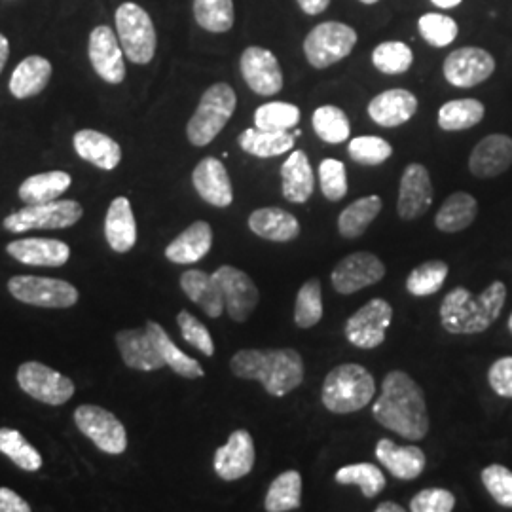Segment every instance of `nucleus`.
<instances>
[{
    "mask_svg": "<svg viewBox=\"0 0 512 512\" xmlns=\"http://www.w3.org/2000/svg\"><path fill=\"white\" fill-rule=\"evenodd\" d=\"M448 277V264L442 260H427L406 277V291L414 296L439 293Z\"/></svg>",
    "mask_w": 512,
    "mask_h": 512,
    "instance_id": "obj_46",
    "label": "nucleus"
},
{
    "mask_svg": "<svg viewBox=\"0 0 512 512\" xmlns=\"http://www.w3.org/2000/svg\"><path fill=\"white\" fill-rule=\"evenodd\" d=\"M382 198L380 196H366L357 202L351 203L340 213L338 230L344 238H361L366 228L382 213Z\"/></svg>",
    "mask_w": 512,
    "mask_h": 512,
    "instance_id": "obj_37",
    "label": "nucleus"
},
{
    "mask_svg": "<svg viewBox=\"0 0 512 512\" xmlns=\"http://www.w3.org/2000/svg\"><path fill=\"white\" fill-rule=\"evenodd\" d=\"M507 302V287L494 281L478 296L465 287H456L440 304V321L450 334H478L490 329Z\"/></svg>",
    "mask_w": 512,
    "mask_h": 512,
    "instance_id": "obj_3",
    "label": "nucleus"
},
{
    "mask_svg": "<svg viewBox=\"0 0 512 512\" xmlns=\"http://www.w3.org/2000/svg\"><path fill=\"white\" fill-rule=\"evenodd\" d=\"M10 57V40L0 33V74L4 71Z\"/></svg>",
    "mask_w": 512,
    "mask_h": 512,
    "instance_id": "obj_57",
    "label": "nucleus"
},
{
    "mask_svg": "<svg viewBox=\"0 0 512 512\" xmlns=\"http://www.w3.org/2000/svg\"><path fill=\"white\" fill-rule=\"evenodd\" d=\"M52 63L42 55H29L19 61L18 67L10 76L8 88L16 99H29L35 97L48 86L52 78Z\"/></svg>",
    "mask_w": 512,
    "mask_h": 512,
    "instance_id": "obj_31",
    "label": "nucleus"
},
{
    "mask_svg": "<svg viewBox=\"0 0 512 512\" xmlns=\"http://www.w3.org/2000/svg\"><path fill=\"white\" fill-rule=\"evenodd\" d=\"M293 135L294 137H300V135H302V131H300V129H294Z\"/></svg>",
    "mask_w": 512,
    "mask_h": 512,
    "instance_id": "obj_61",
    "label": "nucleus"
},
{
    "mask_svg": "<svg viewBox=\"0 0 512 512\" xmlns=\"http://www.w3.org/2000/svg\"><path fill=\"white\" fill-rule=\"evenodd\" d=\"M0 512H31V505L14 490L0 488Z\"/></svg>",
    "mask_w": 512,
    "mask_h": 512,
    "instance_id": "obj_55",
    "label": "nucleus"
},
{
    "mask_svg": "<svg viewBox=\"0 0 512 512\" xmlns=\"http://www.w3.org/2000/svg\"><path fill=\"white\" fill-rule=\"evenodd\" d=\"M88 55L92 61L93 71L107 84H122L126 78V63L124 50L120 46L118 35L107 27L97 25L90 33L88 40Z\"/></svg>",
    "mask_w": 512,
    "mask_h": 512,
    "instance_id": "obj_16",
    "label": "nucleus"
},
{
    "mask_svg": "<svg viewBox=\"0 0 512 512\" xmlns=\"http://www.w3.org/2000/svg\"><path fill=\"white\" fill-rule=\"evenodd\" d=\"M311 124L317 137L329 145H340L348 141L351 133L348 114L334 105H325L315 110L311 116Z\"/></svg>",
    "mask_w": 512,
    "mask_h": 512,
    "instance_id": "obj_40",
    "label": "nucleus"
},
{
    "mask_svg": "<svg viewBox=\"0 0 512 512\" xmlns=\"http://www.w3.org/2000/svg\"><path fill=\"white\" fill-rule=\"evenodd\" d=\"M213 277L219 283L228 315L236 323H245L251 317V313L256 310L260 300L255 281L234 266H220Z\"/></svg>",
    "mask_w": 512,
    "mask_h": 512,
    "instance_id": "obj_15",
    "label": "nucleus"
},
{
    "mask_svg": "<svg viewBox=\"0 0 512 512\" xmlns=\"http://www.w3.org/2000/svg\"><path fill=\"white\" fill-rule=\"evenodd\" d=\"M418 110L416 95L403 88L387 90L376 95L368 105V116L382 128L403 126Z\"/></svg>",
    "mask_w": 512,
    "mask_h": 512,
    "instance_id": "obj_24",
    "label": "nucleus"
},
{
    "mask_svg": "<svg viewBox=\"0 0 512 512\" xmlns=\"http://www.w3.org/2000/svg\"><path fill=\"white\" fill-rule=\"evenodd\" d=\"M357 44V31L340 21L315 25L304 40V54L313 69H327L346 59Z\"/></svg>",
    "mask_w": 512,
    "mask_h": 512,
    "instance_id": "obj_7",
    "label": "nucleus"
},
{
    "mask_svg": "<svg viewBox=\"0 0 512 512\" xmlns=\"http://www.w3.org/2000/svg\"><path fill=\"white\" fill-rule=\"evenodd\" d=\"M323 317V291L321 281L310 279L306 281L296 294L294 302V323L300 329L315 327Z\"/></svg>",
    "mask_w": 512,
    "mask_h": 512,
    "instance_id": "obj_44",
    "label": "nucleus"
},
{
    "mask_svg": "<svg viewBox=\"0 0 512 512\" xmlns=\"http://www.w3.org/2000/svg\"><path fill=\"white\" fill-rule=\"evenodd\" d=\"M74 423L80 429V433L92 440L99 450L107 452L110 456H120L126 452V427L109 410L93 404H82L74 410Z\"/></svg>",
    "mask_w": 512,
    "mask_h": 512,
    "instance_id": "obj_10",
    "label": "nucleus"
},
{
    "mask_svg": "<svg viewBox=\"0 0 512 512\" xmlns=\"http://www.w3.org/2000/svg\"><path fill=\"white\" fill-rule=\"evenodd\" d=\"M239 147L256 158H275L287 154L294 148L296 137L291 131H266V129H245L238 139Z\"/></svg>",
    "mask_w": 512,
    "mask_h": 512,
    "instance_id": "obj_34",
    "label": "nucleus"
},
{
    "mask_svg": "<svg viewBox=\"0 0 512 512\" xmlns=\"http://www.w3.org/2000/svg\"><path fill=\"white\" fill-rule=\"evenodd\" d=\"M414 63V52L408 44L399 40H387L374 48L372 65L382 74H404Z\"/></svg>",
    "mask_w": 512,
    "mask_h": 512,
    "instance_id": "obj_45",
    "label": "nucleus"
},
{
    "mask_svg": "<svg viewBox=\"0 0 512 512\" xmlns=\"http://www.w3.org/2000/svg\"><path fill=\"white\" fill-rule=\"evenodd\" d=\"M300 10L308 16H319L329 8L330 0H296Z\"/></svg>",
    "mask_w": 512,
    "mask_h": 512,
    "instance_id": "obj_56",
    "label": "nucleus"
},
{
    "mask_svg": "<svg viewBox=\"0 0 512 512\" xmlns=\"http://www.w3.org/2000/svg\"><path fill=\"white\" fill-rule=\"evenodd\" d=\"M509 330H511V334H512V313H511V317H509Z\"/></svg>",
    "mask_w": 512,
    "mask_h": 512,
    "instance_id": "obj_62",
    "label": "nucleus"
},
{
    "mask_svg": "<svg viewBox=\"0 0 512 512\" xmlns=\"http://www.w3.org/2000/svg\"><path fill=\"white\" fill-rule=\"evenodd\" d=\"M334 480L342 486H359L366 499L376 497L385 488V476L382 475L380 467L372 463L346 465L334 475Z\"/></svg>",
    "mask_w": 512,
    "mask_h": 512,
    "instance_id": "obj_43",
    "label": "nucleus"
},
{
    "mask_svg": "<svg viewBox=\"0 0 512 512\" xmlns=\"http://www.w3.org/2000/svg\"><path fill=\"white\" fill-rule=\"evenodd\" d=\"M376 395V382L365 366L346 363L332 368L321 391L325 408L332 414H353L366 408Z\"/></svg>",
    "mask_w": 512,
    "mask_h": 512,
    "instance_id": "obj_4",
    "label": "nucleus"
},
{
    "mask_svg": "<svg viewBox=\"0 0 512 512\" xmlns=\"http://www.w3.org/2000/svg\"><path fill=\"white\" fill-rule=\"evenodd\" d=\"M376 458L399 480H414L425 471L427 458L418 446H399L391 439L378 440Z\"/></svg>",
    "mask_w": 512,
    "mask_h": 512,
    "instance_id": "obj_25",
    "label": "nucleus"
},
{
    "mask_svg": "<svg viewBox=\"0 0 512 512\" xmlns=\"http://www.w3.org/2000/svg\"><path fill=\"white\" fill-rule=\"evenodd\" d=\"M321 192L329 202H340L348 194V171L340 160L327 158L319 165Z\"/></svg>",
    "mask_w": 512,
    "mask_h": 512,
    "instance_id": "obj_50",
    "label": "nucleus"
},
{
    "mask_svg": "<svg viewBox=\"0 0 512 512\" xmlns=\"http://www.w3.org/2000/svg\"><path fill=\"white\" fill-rule=\"evenodd\" d=\"M232 372L243 380H256L272 397H285L304 382V359L296 349H241Z\"/></svg>",
    "mask_w": 512,
    "mask_h": 512,
    "instance_id": "obj_2",
    "label": "nucleus"
},
{
    "mask_svg": "<svg viewBox=\"0 0 512 512\" xmlns=\"http://www.w3.org/2000/svg\"><path fill=\"white\" fill-rule=\"evenodd\" d=\"M145 327H147L148 334L152 336L156 348L162 353L165 365L169 366L175 374H179V376H183V378H190V380L202 378V365H200L196 359L188 357L184 351L177 348L175 342L169 338V334L165 332L164 327H162L160 323L147 321Z\"/></svg>",
    "mask_w": 512,
    "mask_h": 512,
    "instance_id": "obj_36",
    "label": "nucleus"
},
{
    "mask_svg": "<svg viewBox=\"0 0 512 512\" xmlns=\"http://www.w3.org/2000/svg\"><path fill=\"white\" fill-rule=\"evenodd\" d=\"M437 8H442V10H452V8H456L459 6L463 0H431Z\"/></svg>",
    "mask_w": 512,
    "mask_h": 512,
    "instance_id": "obj_59",
    "label": "nucleus"
},
{
    "mask_svg": "<svg viewBox=\"0 0 512 512\" xmlns=\"http://www.w3.org/2000/svg\"><path fill=\"white\" fill-rule=\"evenodd\" d=\"M376 421L412 442L425 439L429 431V414L423 389L403 370H393L385 376L382 395L372 406Z\"/></svg>",
    "mask_w": 512,
    "mask_h": 512,
    "instance_id": "obj_1",
    "label": "nucleus"
},
{
    "mask_svg": "<svg viewBox=\"0 0 512 512\" xmlns=\"http://www.w3.org/2000/svg\"><path fill=\"white\" fill-rule=\"evenodd\" d=\"M249 228L258 238L289 243L300 236V222L281 207H262L249 217Z\"/></svg>",
    "mask_w": 512,
    "mask_h": 512,
    "instance_id": "obj_28",
    "label": "nucleus"
},
{
    "mask_svg": "<svg viewBox=\"0 0 512 512\" xmlns=\"http://www.w3.org/2000/svg\"><path fill=\"white\" fill-rule=\"evenodd\" d=\"M10 294L29 306L37 308H73L78 302V291L69 281L40 277V275H16L8 281Z\"/></svg>",
    "mask_w": 512,
    "mask_h": 512,
    "instance_id": "obj_9",
    "label": "nucleus"
},
{
    "mask_svg": "<svg viewBox=\"0 0 512 512\" xmlns=\"http://www.w3.org/2000/svg\"><path fill=\"white\" fill-rule=\"evenodd\" d=\"M116 346L120 349V355L124 363L133 370L154 372L164 368L165 361L162 353L156 348L152 336L145 329L120 330L116 334Z\"/></svg>",
    "mask_w": 512,
    "mask_h": 512,
    "instance_id": "obj_23",
    "label": "nucleus"
},
{
    "mask_svg": "<svg viewBox=\"0 0 512 512\" xmlns=\"http://www.w3.org/2000/svg\"><path fill=\"white\" fill-rule=\"evenodd\" d=\"M114 21L120 46L129 61L148 65L156 55L158 35L147 10L135 2H124L116 8Z\"/></svg>",
    "mask_w": 512,
    "mask_h": 512,
    "instance_id": "obj_6",
    "label": "nucleus"
},
{
    "mask_svg": "<svg viewBox=\"0 0 512 512\" xmlns=\"http://www.w3.org/2000/svg\"><path fill=\"white\" fill-rule=\"evenodd\" d=\"M393 308L384 298H372L359 311H355L346 323V338L361 349L382 346L385 332L391 325Z\"/></svg>",
    "mask_w": 512,
    "mask_h": 512,
    "instance_id": "obj_12",
    "label": "nucleus"
},
{
    "mask_svg": "<svg viewBox=\"0 0 512 512\" xmlns=\"http://www.w3.org/2000/svg\"><path fill=\"white\" fill-rule=\"evenodd\" d=\"M181 289L211 319H219L226 310L224 296L213 275L205 274L202 270H188L181 275Z\"/></svg>",
    "mask_w": 512,
    "mask_h": 512,
    "instance_id": "obj_32",
    "label": "nucleus"
},
{
    "mask_svg": "<svg viewBox=\"0 0 512 512\" xmlns=\"http://www.w3.org/2000/svg\"><path fill=\"white\" fill-rule=\"evenodd\" d=\"M73 184L67 171H48L25 179L19 186V198L27 205L50 203L59 200Z\"/></svg>",
    "mask_w": 512,
    "mask_h": 512,
    "instance_id": "obj_33",
    "label": "nucleus"
},
{
    "mask_svg": "<svg viewBox=\"0 0 512 512\" xmlns=\"http://www.w3.org/2000/svg\"><path fill=\"white\" fill-rule=\"evenodd\" d=\"M238 107V97L230 84L217 82L211 88H207L200 99V105L192 114L186 135L188 141L194 147H207L215 137L219 135L230 118L234 116V110Z\"/></svg>",
    "mask_w": 512,
    "mask_h": 512,
    "instance_id": "obj_5",
    "label": "nucleus"
},
{
    "mask_svg": "<svg viewBox=\"0 0 512 512\" xmlns=\"http://www.w3.org/2000/svg\"><path fill=\"white\" fill-rule=\"evenodd\" d=\"M495 71L494 55L478 46L454 50L444 59V78L456 88H475L486 82Z\"/></svg>",
    "mask_w": 512,
    "mask_h": 512,
    "instance_id": "obj_13",
    "label": "nucleus"
},
{
    "mask_svg": "<svg viewBox=\"0 0 512 512\" xmlns=\"http://www.w3.org/2000/svg\"><path fill=\"white\" fill-rule=\"evenodd\" d=\"M486 107L478 99H454L439 110V126L444 131H463L478 126L484 120Z\"/></svg>",
    "mask_w": 512,
    "mask_h": 512,
    "instance_id": "obj_39",
    "label": "nucleus"
},
{
    "mask_svg": "<svg viewBox=\"0 0 512 512\" xmlns=\"http://www.w3.org/2000/svg\"><path fill=\"white\" fill-rule=\"evenodd\" d=\"M255 459V440L249 431L238 429L230 435L228 442L215 452L213 467L222 480L232 482L249 475L255 467Z\"/></svg>",
    "mask_w": 512,
    "mask_h": 512,
    "instance_id": "obj_19",
    "label": "nucleus"
},
{
    "mask_svg": "<svg viewBox=\"0 0 512 512\" xmlns=\"http://www.w3.org/2000/svg\"><path fill=\"white\" fill-rule=\"evenodd\" d=\"M376 512H404V509L401 505L393 503V501H385V503H380L376 507Z\"/></svg>",
    "mask_w": 512,
    "mask_h": 512,
    "instance_id": "obj_58",
    "label": "nucleus"
},
{
    "mask_svg": "<svg viewBox=\"0 0 512 512\" xmlns=\"http://www.w3.org/2000/svg\"><path fill=\"white\" fill-rule=\"evenodd\" d=\"M73 147L82 160L103 171H112L122 162L120 145L109 135L95 129H80L74 133Z\"/></svg>",
    "mask_w": 512,
    "mask_h": 512,
    "instance_id": "obj_26",
    "label": "nucleus"
},
{
    "mask_svg": "<svg viewBox=\"0 0 512 512\" xmlns=\"http://www.w3.org/2000/svg\"><path fill=\"white\" fill-rule=\"evenodd\" d=\"M177 323L183 334L184 340L198 349L203 355L213 357L215 355V342L211 338V332L203 325L202 321H198L190 311L183 310L177 315Z\"/></svg>",
    "mask_w": 512,
    "mask_h": 512,
    "instance_id": "obj_52",
    "label": "nucleus"
},
{
    "mask_svg": "<svg viewBox=\"0 0 512 512\" xmlns=\"http://www.w3.org/2000/svg\"><path fill=\"white\" fill-rule=\"evenodd\" d=\"M300 122V109L293 103L272 101L260 105L255 112V126L266 131H291Z\"/></svg>",
    "mask_w": 512,
    "mask_h": 512,
    "instance_id": "obj_47",
    "label": "nucleus"
},
{
    "mask_svg": "<svg viewBox=\"0 0 512 512\" xmlns=\"http://www.w3.org/2000/svg\"><path fill=\"white\" fill-rule=\"evenodd\" d=\"M359 2H363V4H376L378 0H359Z\"/></svg>",
    "mask_w": 512,
    "mask_h": 512,
    "instance_id": "obj_60",
    "label": "nucleus"
},
{
    "mask_svg": "<svg viewBox=\"0 0 512 512\" xmlns=\"http://www.w3.org/2000/svg\"><path fill=\"white\" fill-rule=\"evenodd\" d=\"M211 247H213V230L209 222L196 220L179 238L173 239L167 245L165 256L173 264H194V262H200L203 256L211 251Z\"/></svg>",
    "mask_w": 512,
    "mask_h": 512,
    "instance_id": "obj_27",
    "label": "nucleus"
},
{
    "mask_svg": "<svg viewBox=\"0 0 512 512\" xmlns=\"http://www.w3.org/2000/svg\"><path fill=\"white\" fill-rule=\"evenodd\" d=\"M385 275L384 262L372 253L359 251L342 258L332 270V287L336 293L353 294L382 281Z\"/></svg>",
    "mask_w": 512,
    "mask_h": 512,
    "instance_id": "obj_14",
    "label": "nucleus"
},
{
    "mask_svg": "<svg viewBox=\"0 0 512 512\" xmlns=\"http://www.w3.org/2000/svg\"><path fill=\"white\" fill-rule=\"evenodd\" d=\"M192 183L203 202L211 203L215 207H228L234 202L230 175L224 164L213 156L203 158L202 162L196 165L192 173Z\"/></svg>",
    "mask_w": 512,
    "mask_h": 512,
    "instance_id": "obj_22",
    "label": "nucleus"
},
{
    "mask_svg": "<svg viewBox=\"0 0 512 512\" xmlns=\"http://www.w3.org/2000/svg\"><path fill=\"white\" fill-rule=\"evenodd\" d=\"M478 203L467 192H456L446 198L435 217V226L444 234H456L469 228L476 219Z\"/></svg>",
    "mask_w": 512,
    "mask_h": 512,
    "instance_id": "obj_35",
    "label": "nucleus"
},
{
    "mask_svg": "<svg viewBox=\"0 0 512 512\" xmlns=\"http://www.w3.org/2000/svg\"><path fill=\"white\" fill-rule=\"evenodd\" d=\"M18 384L29 397L50 406L69 403L74 395L73 380L37 361L19 366Z\"/></svg>",
    "mask_w": 512,
    "mask_h": 512,
    "instance_id": "obj_11",
    "label": "nucleus"
},
{
    "mask_svg": "<svg viewBox=\"0 0 512 512\" xmlns=\"http://www.w3.org/2000/svg\"><path fill=\"white\" fill-rule=\"evenodd\" d=\"M84 209L74 200H54L50 203H38V205H25L10 217H6L2 226L8 232L21 234L29 230H59L74 226L82 219Z\"/></svg>",
    "mask_w": 512,
    "mask_h": 512,
    "instance_id": "obj_8",
    "label": "nucleus"
},
{
    "mask_svg": "<svg viewBox=\"0 0 512 512\" xmlns=\"http://www.w3.org/2000/svg\"><path fill=\"white\" fill-rule=\"evenodd\" d=\"M0 452L23 471L33 473L42 467V456L37 448L16 429H0Z\"/></svg>",
    "mask_w": 512,
    "mask_h": 512,
    "instance_id": "obj_42",
    "label": "nucleus"
},
{
    "mask_svg": "<svg viewBox=\"0 0 512 512\" xmlns=\"http://www.w3.org/2000/svg\"><path fill=\"white\" fill-rule=\"evenodd\" d=\"M433 203V183L427 167L421 164L406 165L401 186L397 213L403 220L420 219Z\"/></svg>",
    "mask_w": 512,
    "mask_h": 512,
    "instance_id": "obj_18",
    "label": "nucleus"
},
{
    "mask_svg": "<svg viewBox=\"0 0 512 512\" xmlns=\"http://www.w3.org/2000/svg\"><path fill=\"white\" fill-rule=\"evenodd\" d=\"M512 165V137L494 133L484 137L469 156V171L478 179H494Z\"/></svg>",
    "mask_w": 512,
    "mask_h": 512,
    "instance_id": "obj_20",
    "label": "nucleus"
},
{
    "mask_svg": "<svg viewBox=\"0 0 512 512\" xmlns=\"http://www.w3.org/2000/svg\"><path fill=\"white\" fill-rule=\"evenodd\" d=\"M302 503V475L298 471H285L270 484L264 499L268 512L298 511Z\"/></svg>",
    "mask_w": 512,
    "mask_h": 512,
    "instance_id": "obj_38",
    "label": "nucleus"
},
{
    "mask_svg": "<svg viewBox=\"0 0 512 512\" xmlns=\"http://www.w3.org/2000/svg\"><path fill=\"white\" fill-rule=\"evenodd\" d=\"M456 507V495L442 488H427L412 497V512H450Z\"/></svg>",
    "mask_w": 512,
    "mask_h": 512,
    "instance_id": "obj_53",
    "label": "nucleus"
},
{
    "mask_svg": "<svg viewBox=\"0 0 512 512\" xmlns=\"http://www.w3.org/2000/svg\"><path fill=\"white\" fill-rule=\"evenodd\" d=\"M105 238L116 253H128L137 243V222L128 198L120 196L110 203L105 219Z\"/></svg>",
    "mask_w": 512,
    "mask_h": 512,
    "instance_id": "obj_30",
    "label": "nucleus"
},
{
    "mask_svg": "<svg viewBox=\"0 0 512 512\" xmlns=\"http://www.w3.org/2000/svg\"><path fill=\"white\" fill-rule=\"evenodd\" d=\"M281 190L285 200L306 203L315 190V175L304 150H294L281 165Z\"/></svg>",
    "mask_w": 512,
    "mask_h": 512,
    "instance_id": "obj_29",
    "label": "nucleus"
},
{
    "mask_svg": "<svg viewBox=\"0 0 512 512\" xmlns=\"http://www.w3.org/2000/svg\"><path fill=\"white\" fill-rule=\"evenodd\" d=\"M8 255L27 266L59 268L69 262L71 247L65 241L48 238L18 239L8 243Z\"/></svg>",
    "mask_w": 512,
    "mask_h": 512,
    "instance_id": "obj_21",
    "label": "nucleus"
},
{
    "mask_svg": "<svg viewBox=\"0 0 512 512\" xmlns=\"http://www.w3.org/2000/svg\"><path fill=\"white\" fill-rule=\"evenodd\" d=\"M196 23L209 33H228L234 27V0H194Z\"/></svg>",
    "mask_w": 512,
    "mask_h": 512,
    "instance_id": "obj_41",
    "label": "nucleus"
},
{
    "mask_svg": "<svg viewBox=\"0 0 512 512\" xmlns=\"http://www.w3.org/2000/svg\"><path fill=\"white\" fill-rule=\"evenodd\" d=\"M241 76L247 86L262 97H270L283 90V71L270 50L249 46L239 59Z\"/></svg>",
    "mask_w": 512,
    "mask_h": 512,
    "instance_id": "obj_17",
    "label": "nucleus"
},
{
    "mask_svg": "<svg viewBox=\"0 0 512 512\" xmlns=\"http://www.w3.org/2000/svg\"><path fill=\"white\" fill-rule=\"evenodd\" d=\"M348 154L355 164L374 167V165L384 164V162L391 158L393 147L382 137L363 135V137L351 139Z\"/></svg>",
    "mask_w": 512,
    "mask_h": 512,
    "instance_id": "obj_49",
    "label": "nucleus"
},
{
    "mask_svg": "<svg viewBox=\"0 0 512 512\" xmlns=\"http://www.w3.org/2000/svg\"><path fill=\"white\" fill-rule=\"evenodd\" d=\"M488 382L503 399H512V357H501L488 370Z\"/></svg>",
    "mask_w": 512,
    "mask_h": 512,
    "instance_id": "obj_54",
    "label": "nucleus"
},
{
    "mask_svg": "<svg viewBox=\"0 0 512 512\" xmlns=\"http://www.w3.org/2000/svg\"><path fill=\"white\" fill-rule=\"evenodd\" d=\"M482 484L497 505L512 509V471L494 463L482 471Z\"/></svg>",
    "mask_w": 512,
    "mask_h": 512,
    "instance_id": "obj_51",
    "label": "nucleus"
},
{
    "mask_svg": "<svg viewBox=\"0 0 512 512\" xmlns=\"http://www.w3.org/2000/svg\"><path fill=\"white\" fill-rule=\"evenodd\" d=\"M418 29L420 35L427 44H431L433 48H444L450 46L456 38H458L459 27L456 19L444 14H423L418 21Z\"/></svg>",
    "mask_w": 512,
    "mask_h": 512,
    "instance_id": "obj_48",
    "label": "nucleus"
}]
</instances>
